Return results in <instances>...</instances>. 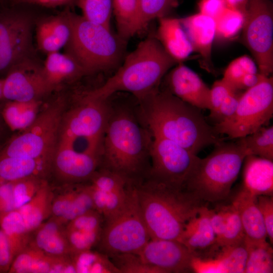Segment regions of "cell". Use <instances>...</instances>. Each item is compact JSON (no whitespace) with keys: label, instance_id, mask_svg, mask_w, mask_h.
Wrapping results in <instances>:
<instances>
[{"label":"cell","instance_id":"cell-56","mask_svg":"<svg viewBox=\"0 0 273 273\" xmlns=\"http://www.w3.org/2000/svg\"><path fill=\"white\" fill-rule=\"evenodd\" d=\"M11 131L3 119L0 106V149L10 138Z\"/></svg>","mask_w":273,"mask_h":273},{"label":"cell","instance_id":"cell-22","mask_svg":"<svg viewBox=\"0 0 273 273\" xmlns=\"http://www.w3.org/2000/svg\"><path fill=\"white\" fill-rule=\"evenodd\" d=\"M194 51L201 57V65L210 73H214L211 52L215 35V21L199 13L179 19Z\"/></svg>","mask_w":273,"mask_h":273},{"label":"cell","instance_id":"cell-12","mask_svg":"<svg viewBox=\"0 0 273 273\" xmlns=\"http://www.w3.org/2000/svg\"><path fill=\"white\" fill-rule=\"evenodd\" d=\"M33 21L28 15L13 10L0 12V74L34 55Z\"/></svg>","mask_w":273,"mask_h":273},{"label":"cell","instance_id":"cell-14","mask_svg":"<svg viewBox=\"0 0 273 273\" xmlns=\"http://www.w3.org/2000/svg\"><path fill=\"white\" fill-rule=\"evenodd\" d=\"M52 91L44 76L43 64L34 55L12 67L4 78L3 99L6 101L39 100Z\"/></svg>","mask_w":273,"mask_h":273},{"label":"cell","instance_id":"cell-38","mask_svg":"<svg viewBox=\"0 0 273 273\" xmlns=\"http://www.w3.org/2000/svg\"><path fill=\"white\" fill-rule=\"evenodd\" d=\"M141 32L155 18L166 17L177 6V0H137Z\"/></svg>","mask_w":273,"mask_h":273},{"label":"cell","instance_id":"cell-21","mask_svg":"<svg viewBox=\"0 0 273 273\" xmlns=\"http://www.w3.org/2000/svg\"><path fill=\"white\" fill-rule=\"evenodd\" d=\"M68 7L55 15L39 19L35 24L37 48L47 55L59 52L65 47L71 35V27L68 15Z\"/></svg>","mask_w":273,"mask_h":273},{"label":"cell","instance_id":"cell-34","mask_svg":"<svg viewBox=\"0 0 273 273\" xmlns=\"http://www.w3.org/2000/svg\"><path fill=\"white\" fill-rule=\"evenodd\" d=\"M247 256L245 273H272V248L266 240L255 241L244 237Z\"/></svg>","mask_w":273,"mask_h":273},{"label":"cell","instance_id":"cell-40","mask_svg":"<svg viewBox=\"0 0 273 273\" xmlns=\"http://www.w3.org/2000/svg\"><path fill=\"white\" fill-rule=\"evenodd\" d=\"M110 256L120 273H161L158 269L144 262L137 254L121 253Z\"/></svg>","mask_w":273,"mask_h":273},{"label":"cell","instance_id":"cell-5","mask_svg":"<svg viewBox=\"0 0 273 273\" xmlns=\"http://www.w3.org/2000/svg\"><path fill=\"white\" fill-rule=\"evenodd\" d=\"M214 146L205 158L197 156L184 184L189 191L206 203L227 199L247 156L238 141L223 140Z\"/></svg>","mask_w":273,"mask_h":273},{"label":"cell","instance_id":"cell-45","mask_svg":"<svg viewBox=\"0 0 273 273\" xmlns=\"http://www.w3.org/2000/svg\"><path fill=\"white\" fill-rule=\"evenodd\" d=\"M226 82L222 78L214 82L210 88L211 108L209 117L214 115L218 108L231 94L238 92Z\"/></svg>","mask_w":273,"mask_h":273},{"label":"cell","instance_id":"cell-29","mask_svg":"<svg viewBox=\"0 0 273 273\" xmlns=\"http://www.w3.org/2000/svg\"><path fill=\"white\" fill-rule=\"evenodd\" d=\"M178 241L195 255L199 251L215 246L216 238L211 223L210 209L206 205L188 223Z\"/></svg>","mask_w":273,"mask_h":273},{"label":"cell","instance_id":"cell-30","mask_svg":"<svg viewBox=\"0 0 273 273\" xmlns=\"http://www.w3.org/2000/svg\"><path fill=\"white\" fill-rule=\"evenodd\" d=\"M53 194L46 180L34 196L17 209L30 233L51 217Z\"/></svg>","mask_w":273,"mask_h":273},{"label":"cell","instance_id":"cell-8","mask_svg":"<svg viewBox=\"0 0 273 273\" xmlns=\"http://www.w3.org/2000/svg\"><path fill=\"white\" fill-rule=\"evenodd\" d=\"M65 106L62 98L55 101L28 128L9 139L0 149V156L52 159Z\"/></svg>","mask_w":273,"mask_h":273},{"label":"cell","instance_id":"cell-6","mask_svg":"<svg viewBox=\"0 0 273 273\" xmlns=\"http://www.w3.org/2000/svg\"><path fill=\"white\" fill-rule=\"evenodd\" d=\"M68 9L71 27L66 53L72 56L87 75L112 70L124 55L127 41L111 29L87 20Z\"/></svg>","mask_w":273,"mask_h":273},{"label":"cell","instance_id":"cell-39","mask_svg":"<svg viewBox=\"0 0 273 273\" xmlns=\"http://www.w3.org/2000/svg\"><path fill=\"white\" fill-rule=\"evenodd\" d=\"M244 19L241 11L226 7L215 20V35L223 38L235 36L242 28Z\"/></svg>","mask_w":273,"mask_h":273},{"label":"cell","instance_id":"cell-23","mask_svg":"<svg viewBox=\"0 0 273 273\" xmlns=\"http://www.w3.org/2000/svg\"><path fill=\"white\" fill-rule=\"evenodd\" d=\"M29 245L55 257H68L72 253L65 225L52 217L31 233Z\"/></svg>","mask_w":273,"mask_h":273},{"label":"cell","instance_id":"cell-7","mask_svg":"<svg viewBox=\"0 0 273 273\" xmlns=\"http://www.w3.org/2000/svg\"><path fill=\"white\" fill-rule=\"evenodd\" d=\"M105 219L99 244L101 250L107 255L138 254L150 239L131 181L128 182L126 199L122 207Z\"/></svg>","mask_w":273,"mask_h":273},{"label":"cell","instance_id":"cell-13","mask_svg":"<svg viewBox=\"0 0 273 273\" xmlns=\"http://www.w3.org/2000/svg\"><path fill=\"white\" fill-rule=\"evenodd\" d=\"M153 138L150 167L147 176L184 186L197 155L169 140Z\"/></svg>","mask_w":273,"mask_h":273},{"label":"cell","instance_id":"cell-48","mask_svg":"<svg viewBox=\"0 0 273 273\" xmlns=\"http://www.w3.org/2000/svg\"><path fill=\"white\" fill-rule=\"evenodd\" d=\"M228 213V205L224 206L219 210L210 209V220L214 231L216 246L219 242L223 234Z\"/></svg>","mask_w":273,"mask_h":273},{"label":"cell","instance_id":"cell-42","mask_svg":"<svg viewBox=\"0 0 273 273\" xmlns=\"http://www.w3.org/2000/svg\"><path fill=\"white\" fill-rule=\"evenodd\" d=\"M244 237L239 213L231 204L228 205V213L223 234L219 242L214 247L234 245L243 240Z\"/></svg>","mask_w":273,"mask_h":273},{"label":"cell","instance_id":"cell-1","mask_svg":"<svg viewBox=\"0 0 273 273\" xmlns=\"http://www.w3.org/2000/svg\"><path fill=\"white\" fill-rule=\"evenodd\" d=\"M140 115L153 136L171 141L192 153L224 140L206 120L202 110L160 87L138 101Z\"/></svg>","mask_w":273,"mask_h":273},{"label":"cell","instance_id":"cell-11","mask_svg":"<svg viewBox=\"0 0 273 273\" xmlns=\"http://www.w3.org/2000/svg\"><path fill=\"white\" fill-rule=\"evenodd\" d=\"M242 40L254 58L259 73L273 71V7L270 0H247Z\"/></svg>","mask_w":273,"mask_h":273},{"label":"cell","instance_id":"cell-33","mask_svg":"<svg viewBox=\"0 0 273 273\" xmlns=\"http://www.w3.org/2000/svg\"><path fill=\"white\" fill-rule=\"evenodd\" d=\"M0 227L8 239L14 258L29 245L31 233L17 209L0 215Z\"/></svg>","mask_w":273,"mask_h":273},{"label":"cell","instance_id":"cell-25","mask_svg":"<svg viewBox=\"0 0 273 273\" xmlns=\"http://www.w3.org/2000/svg\"><path fill=\"white\" fill-rule=\"evenodd\" d=\"M244 162L243 187L255 196H273L272 161L247 155Z\"/></svg>","mask_w":273,"mask_h":273},{"label":"cell","instance_id":"cell-18","mask_svg":"<svg viewBox=\"0 0 273 273\" xmlns=\"http://www.w3.org/2000/svg\"><path fill=\"white\" fill-rule=\"evenodd\" d=\"M64 185L60 192L55 193L53 191L51 217L65 225L77 216L95 209L86 183Z\"/></svg>","mask_w":273,"mask_h":273},{"label":"cell","instance_id":"cell-24","mask_svg":"<svg viewBox=\"0 0 273 273\" xmlns=\"http://www.w3.org/2000/svg\"><path fill=\"white\" fill-rule=\"evenodd\" d=\"M155 35L167 53L179 63L194 51L179 19L166 17L159 18Z\"/></svg>","mask_w":273,"mask_h":273},{"label":"cell","instance_id":"cell-20","mask_svg":"<svg viewBox=\"0 0 273 273\" xmlns=\"http://www.w3.org/2000/svg\"><path fill=\"white\" fill-rule=\"evenodd\" d=\"M9 273L76 272L70 256L49 255L28 245L14 258Z\"/></svg>","mask_w":273,"mask_h":273},{"label":"cell","instance_id":"cell-9","mask_svg":"<svg viewBox=\"0 0 273 273\" xmlns=\"http://www.w3.org/2000/svg\"><path fill=\"white\" fill-rule=\"evenodd\" d=\"M273 116L272 76L262 75L258 83L243 92L235 112L213 125L226 139L245 136L267 124Z\"/></svg>","mask_w":273,"mask_h":273},{"label":"cell","instance_id":"cell-49","mask_svg":"<svg viewBox=\"0 0 273 273\" xmlns=\"http://www.w3.org/2000/svg\"><path fill=\"white\" fill-rule=\"evenodd\" d=\"M245 74L246 73L236 59L226 67L222 79L235 90L239 91L238 89L239 82Z\"/></svg>","mask_w":273,"mask_h":273},{"label":"cell","instance_id":"cell-19","mask_svg":"<svg viewBox=\"0 0 273 273\" xmlns=\"http://www.w3.org/2000/svg\"><path fill=\"white\" fill-rule=\"evenodd\" d=\"M212 248L216 252L207 257H193L191 267L193 272L244 273L247 256L244 238L234 245Z\"/></svg>","mask_w":273,"mask_h":273},{"label":"cell","instance_id":"cell-37","mask_svg":"<svg viewBox=\"0 0 273 273\" xmlns=\"http://www.w3.org/2000/svg\"><path fill=\"white\" fill-rule=\"evenodd\" d=\"M77 7L84 18L110 29L113 0H78Z\"/></svg>","mask_w":273,"mask_h":273},{"label":"cell","instance_id":"cell-50","mask_svg":"<svg viewBox=\"0 0 273 273\" xmlns=\"http://www.w3.org/2000/svg\"><path fill=\"white\" fill-rule=\"evenodd\" d=\"M225 0H201L199 4L200 13L214 21L226 8Z\"/></svg>","mask_w":273,"mask_h":273},{"label":"cell","instance_id":"cell-58","mask_svg":"<svg viewBox=\"0 0 273 273\" xmlns=\"http://www.w3.org/2000/svg\"><path fill=\"white\" fill-rule=\"evenodd\" d=\"M4 78H0V100L3 99Z\"/></svg>","mask_w":273,"mask_h":273},{"label":"cell","instance_id":"cell-57","mask_svg":"<svg viewBox=\"0 0 273 273\" xmlns=\"http://www.w3.org/2000/svg\"><path fill=\"white\" fill-rule=\"evenodd\" d=\"M227 7L238 9L244 13L247 0H225Z\"/></svg>","mask_w":273,"mask_h":273},{"label":"cell","instance_id":"cell-32","mask_svg":"<svg viewBox=\"0 0 273 273\" xmlns=\"http://www.w3.org/2000/svg\"><path fill=\"white\" fill-rule=\"evenodd\" d=\"M117 34L124 40L141 32L137 0H113Z\"/></svg>","mask_w":273,"mask_h":273},{"label":"cell","instance_id":"cell-4","mask_svg":"<svg viewBox=\"0 0 273 273\" xmlns=\"http://www.w3.org/2000/svg\"><path fill=\"white\" fill-rule=\"evenodd\" d=\"M179 63L165 50L155 34L141 41L125 57L122 65L102 85L81 97L104 101L119 92L132 94L139 101L160 87L163 77Z\"/></svg>","mask_w":273,"mask_h":273},{"label":"cell","instance_id":"cell-31","mask_svg":"<svg viewBox=\"0 0 273 273\" xmlns=\"http://www.w3.org/2000/svg\"><path fill=\"white\" fill-rule=\"evenodd\" d=\"M40 99L29 101H7L1 106L3 119L12 131L22 132L28 128L40 113Z\"/></svg>","mask_w":273,"mask_h":273},{"label":"cell","instance_id":"cell-10","mask_svg":"<svg viewBox=\"0 0 273 273\" xmlns=\"http://www.w3.org/2000/svg\"><path fill=\"white\" fill-rule=\"evenodd\" d=\"M79 100L76 106L64 112L57 144L73 148L83 140L92 153L102 157L108 99L90 100L81 97Z\"/></svg>","mask_w":273,"mask_h":273},{"label":"cell","instance_id":"cell-2","mask_svg":"<svg viewBox=\"0 0 273 273\" xmlns=\"http://www.w3.org/2000/svg\"><path fill=\"white\" fill-rule=\"evenodd\" d=\"M138 108L135 112L127 106L114 105L108 99L102 145L101 167L130 181L148 175L153 139Z\"/></svg>","mask_w":273,"mask_h":273},{"label":"cell","instance_id":"cell-53","mask_svg":"<svg viewBox=\"0 0 273 273\" xmlns=\"http://www.w3.org/2000/svg\"><path fill=\"white\" fill-rule=\"evenodd\" d=\"M13 5L21 4L36 5L46 8H56L65 6L70 8L78 5V0H11Z\"/></svg>","mask_w":273,"mask_h":273},{"label":"cell","instance_id":"cell-55","mask_svg":"<svg viewBox=\"0 0 273 273\" xmlns=\"http://www.w3.org/2000/svg\"><path fill=\"white\" fill-rule=\"evenodd\" d=\"M237 60L246 73L255 74L257 73V69L254 62L247 56H241Z\"/></svg>","mask_w":273,"mask_h":273},{"label":"cell","instance_id":"cell-41","mask_svg":"<svg viewBox=\"0 0 273 273\" xmlns=\"http://www.w3.org/2000/svg\"><path fill=\"white\" fill-rule=\"evenodd\" d=\"M46 180L45 177L31 176L13 181V195L15 209L28 202Z\"/></svg>","mask_w":273,"mask_h":273},{"label":"cell","instance_id":"cell-36","mask_svg":"<svg viewBox=\"0 0 273 273\" xmlns=\"http://www.w3.org/2000/svg\"><path fill=\"white\" fill-rule=\"evenodd\" d=\"M247 155L273 160V126H262L253 133L238 139Z\"/></svg>","mask_w":273,"mask_h":273},{"label":"cell","instance_id":"cell-44","mask_svg":"<svg viewBox=\"0 0 273 273\" xmlns=\"http://www.w3.org/2000/svg\"><path fill=\"white\" fill-rule=\"evenodd\" d=\"M103 216L96 210L87 211L68 222L65 228L68 230L96 232L102 230Z\"/></svg>","mask_w":273,"mask_h":273},{"label":"cell","instance_id":"cell-54","mask_svg":"<svg viewBox=\"0 0 273 273\" xmlns=\"http://www.w3.org/2000/svg\"><path fill=\"white\" fill-rule=\"evenodd\" d=\"M262 76V74L259 73L255 74L246 73L241 79L239 86L238 89L239 91L242 90H247L251 87L256 85L260 81Z\"/></svg>","mask_w":273,"mask_h":273},{"label":"cell","instance_id":"cell-17","mask_svg":"<svg viewBox=\"0 0 273 273\" xmlns=\"http://www.w3.org/2000/svg\"><path fill=\"white\" fill-rule=\"evenodd\" d=\"M165 83V88L183 101L201 110L210 109V88L182 62L168 73Z\"/></svg>","mask_w":273,"mask_h":273},{"label":"cell","instance_id":"cell-52","mask_svg":"<svg viewBox=\"0 0 273 273\" xmlns=\"http://www.w3.org/2000/svg\"><path fill=\"white\" fill-rule=\"evenodd\" d=\"M13 181L0 185V215L15 209Z\"/></svg>","mask_w":273,"mask_h":273},{"label":"cell","instance_id":"cell-15","mask_svg":"<svg viewBox=\"0 0 273 273\" xmlns=\"http://www.w3.org/2000/svg\"><path fill=\"white\" fill-rule=\"evenodd\" d=\"M137 254L161 273L193 271L191 261L195 255L177 240L150 239Z\"/></svg>","mask_w":273,"mask_h":273},{"label":"cell","instance_id":"cell-3","mask_svg":"<svg viewBox=\"0 0 273 273\" xmlns=\"http://www.w3.org/2000/svg\"><path fill=\"white\" fill-rule=\"evenodd\" d=\"M132 182L150 239L178 241L188 223L206 205L184 186L148 176Z\"/></svg>","mask_w":273,"mask_h":273},{"label":"cell","instance_id":"cell-46","mask_svg":"<svg viewBox=\"0 0 273 273\" xmlns=\"http://www.w3.org/2000/svg\"><path fill=\"white\" fill-rule=\"evenodd\" d=\"M258 207L264 221L267 237L270 243H273V197L257 196Z\"/></svg>","mask_w":273,"mask_h":273},{"label":"cell","instance_id":"cell-47","mask_svg":"<svg viewBox=\"0 0 273 273\" xmlns=\"http://www.w3.org/2000/svg\"><path fill=\"white\" fill-rule=\"evenodd\" d=\"M128 184V183L123 189L106 193V203L102 214L105 219L117 212L124 204L127 197Z\"/></svg>","mask_w":273,"mask_h":273},{"label":"cell","instance_id":"cell-35","mask_svg":"<svg viewBox=\"0 0 273 273\" xmlns=\"http://www.w3.org/2000/svg\"><path fill=\"white\" fill-rule=\"evenodd\" d=\"M70 256L76 272L120 273L106 254L90 249L72 253Z\"/></svg>","mask_w":273,"mask_h":273},{"label":"cell","instance_id":"cell-26","mask_svg":"<svg viewBox=\"0 0 273 273\" xmlns=\"http://www.w3.org/2000/svg\"><path fill=\"white\" fill-rule=\"evenodd\" d=\"M232 204L239 213L245 236L255 241L266 240V232L257 205V196L242 187L235 196Z\"/></svg>","mask_w":273,"mask_h":273},{"label":"cell","instance_id":"cell-43","mask_svg":"<svg viewBox=\"0 0 273 273\" xmlns=\"http://www.w3.org/2000/svg\"><path fill=\"white\" fill-rule=\"evenodd\" d=\"M65 232L72 254L91 249L99 243L102 230L96 232H83L65 229Z\"/></svg>","mask_w":273,"mask_h":273},{"label":"cell","instance_id":"cell-51","mask_svg":"<svg viewBox=\"0 0 273 273\" xmlns=\"http://www.w3.org/2000/svg\"><path fill=\"white\" fill-rule=\"evenodd\" d=\"M14 259L11 248L6 235L0 227V272H8Z\"/></svg>","mask_w":273,"mask_h":273},{"label":"cell","instance_id":"cell-27","mask_svg":"<svg viewBox=\"0 0 273 273\" xmlns=\"http://www.w3.org/2000/svg\"><path fill=\"white\" fill-rule=\"evenodd\" d=\"M43 71L53 90L64 83L87 75L84 69L72 56L59 52L47 55L43 63Z\"/></svg>","mask_w":273,"mask_h":273},{"label":"cell","instance_id":"cell-28","mask_svg":"<svg viewBox=\"0 0 273 273\" xmlns=\"http://www.w3.org/2000/svg\"><path fill=\"white\" fill-rule=\"evenodd\" d=\"M52 159H29L0 156V185L22 178L46 177L51 171Z\"/></svg>","mask_w":273,"mask_h":273},{"label":"cell","instance_id":"cell-16","mask_svg":"<svg viewBox=\"0 0 273 273\" xmlns=\"http://www.w3.org/2000/svg\"><path fill=\"white\" fill-rule=\"evenodd\" d=\"M101 157L57 144L53 155L51 171L64 184L88 179L101 165Z\"/></svg>","mask_w":273,"mask_h":273}]
</instances>
